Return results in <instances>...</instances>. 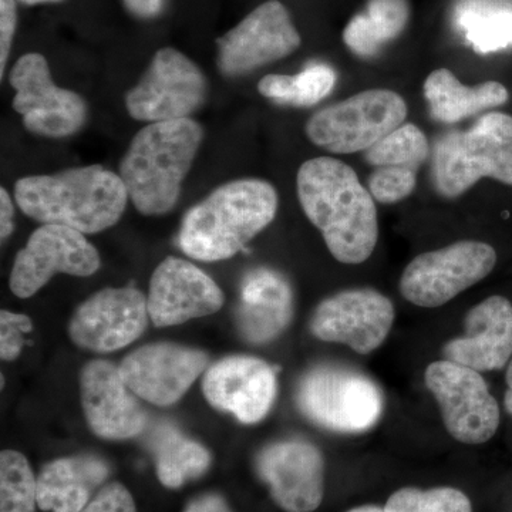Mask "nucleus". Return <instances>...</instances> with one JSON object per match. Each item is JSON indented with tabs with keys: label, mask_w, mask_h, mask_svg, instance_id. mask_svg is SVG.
<instances>
[{
	"label": "nucleus",
	"mask_w": 512,
	"mask_h": 512,
	"mask_svg": "<svg viewBox=\"0 0 512 512\" xmlns=\"http://www.w3.org/2000/svg\"><path fill=\"white\" fill-rule=\"evenodd\" d=\"M296 188L336 261L359 265L372 256L379 241L376 201L352 167L338 158H312L299 168Z\"/></svg>",
	"instance_id": "f257e3e1"
},
{
	"label": "nucleus",
	"mask_w": 512,
	"mask_h": 512,
	"mask_svg": "<svg viewBox=\"0 0 512 512\" xmlns=\"http://www.w3.org/2000/svg\"><path fill=\"white\" fill-rule=\"evenodd\" d=\"M278 205V192L268 181H229L187 211L178 247L197 261H225L272 224Z\"/></svg>",
	"instance_id": "f03ea898"
},
{
	"label": "nucleus",
	"mask_w": 512,
	"mask_h": 512,
	"mask_svg": "<svg viewBox=\"0 0 512 512\" xmlns=\"http://www.w3.org/2000/svg\"><path fill=\"white\" fill-rule=\"evenodd\" d=\"M15 200L23 214L40 224L64 225L87 235L114 227L130 198L119 174L89 165L20 178Z\"/></svg>",
	"instance_id": "7ed1b4c3"
},
{
	"label": "nucleus",
	"mask_w": 512,
	"mask_h": 512,
	"mask_svg": "<svg viewBox=\"0 0 512 512\" xmlns=\"http://www.w3.org/2000/svg\"><path fill=\"white\" fill-rule=\"evenodd\" d=\"M202 138L204 130L191 119L150 123L138 131L119 175L140 214L158 217L173 210Z\"/></svg>",
	"instance_id": "20e7f679"
},
{
	"label": "nucleus",
	"mask_w": 512,
	"mask_h": 512,
	"mask_svg": "<svg viewBox=\"0 0 512 512\" xmlns=\"http://www.w3.org/2000/svg\"><path fill=\"white\" fill-rule=\"evenodd\" d=\"M431 175L437 194L448 200L466 194L485 177L512 185V117L484 114L468 130L437 138Z\"/></svg>",
	"instance_id": "39448f33"
},
{
	"label": "nucleus",
	"mask_w": 512,
	"mask_h": 512,
	"mask_svg": "<svg viewBox=\"0 0 512 512\" xmlns=\"http://www.w3.org/2000/svg\"><path fill=\"white\" fill-rule=\"evenodd\" d=\"M296 403L306 419L339 433H363L382 417L383 394L369 377L346 367L322 365L303 375Z\"/></svg>",
	"instance_id": "423d86ee"
},
{
	"label": "nucleus",
	"mask_w": 512,
	"mask_h": 512,
	"mask_svg": "<svg viewBox=\"0 0 512 512\" xmlns=\"http://www.w3.org/2000/svg\"><path fill=\"white\" fill-rule=\"evenodd\" d=\"M406 100L387 89L365 90L313 114L305 133L315 146L333 154L367 151L406 123Z\"/></svg>",
	"instance_id": "0eeeda50"
},
{
	"label": "nucleus",
	"mask_w": 512,
	"mask_h": 512,
	"mask_svg": "<svg viewBox=\"0 0 512 512\" xmlns=\"http://www.w3.org/2000/svg\"><path fill=\"white\" fill-rule=\"evenodd\" d=\"M497 264V252L478 241H458L420 254L406 266L400 293L420 308H440L483 281Z\"/></svg>",
	"instance_id": "6e6552de"
},
{
	"label": "nucleus",
	"mask_w": 512,
	"mask_h": 512,
	"mask_svg": "<svg viewBox=\"0 0 512 512\" xmlns=\"http://www.w3.org/2000/svg\"><path fill=\"white\" fill-rule=\"evenodd\" d=\"M207 96V77L200 67L173 47H164L127 93L126 107L134 120L161 123L190 119Z\"/></svg>",
	"instance_id": "1a4fd4ad"
},
{
	"label": "nucleus",
	"mask_w": 512,
	"mask_h": 512,
	"mask_svg": "<svg viewBox=\"0 0 512 512\" xmlns=\"http://www.w3.org/2000/svg\"><path fill=\"white\" fill-rule=\"evenodd\" d=\"M424 382L439 403L444 426L453 439L464 444L493 439L500 427V407L480 372L437 360L427 366Z\"/></svg>",
	"instance_id": "9d476101"
},
{
	"label": "nucleus",
	"mask_w": 512,
	"mask_h": 512,
	"mask_svg": "<svg viewBox=\"0 0 512 512\" xmlns=\"http://www.w3.org/2000/svg\"><path fill=\"white\" fill-rule=\"evenodd\" d=\"M15 90L13 109L29 133L64 138L79 133L87 121V104L72 90L53 82L47 60L39 53L20 57L9 74Z\"/></svg>",
	"instance_id": "9b49d317"
},
{
	"label": "nucleus",
	"mask_w": 512,
	"mask_h": 512,
	"mask_svg": "<svg viewBox=\"0 0 512 512\" xmlns=\"http://www.w3.org/2000/svg\"><path fill=\"white\" fill-rule=\"evenodd\" d=\"M99 251L83 232L57 224H43L20 249L10 272V291L32 298L57 274L86 278L99 271Z\"/></svg>",
	"instance_id": "f8f14e48"
},
{
	"label": "nucleus",
	"mask_w": 512,
	"mask_h": 512,
	"mask_svg": "<svg viewBox=\"0 0 512 512\" xmlns=\"http://www.w3.org/2000/svg\"><path fill=\"white\" fill-rule=\"evenodd\" d=\"M302 45L288 9L269 0L217 40V64L227 77H242L291 56Z\"/></svg>",
	"instance_id": "ddd939ff"
},
{
	"label": "nucleus",
	"mask_w": 512,
	"mask_h": 512,
	"mask_svg": "<svg viewBox=\"0 0 512 512\" xmlns=\"http://www.w3.org/2000/svg\"><path fill=\"white\" fill-rule=\"evenodd\" d=\"M393 302L372 288L346 289L323 299L309 322L315 338L349 346L360 355L375 352L393 328Z\"/></svg>",
	"instance_id": "4468645a"
},
{
	"label": "nucleus",
	"mask_w": 512,
	"mask_h": 512,
	"mask_svg": "<svg viewBox=\"0 0 512 512\" xmlns=\"http://www.w3.org/2000/svg\"><path fill=\"white\" fill-rule=\"evenodd\" d=\"M147 296L134 286L94 293L74 311L69 335L80 349L111 353L136 342L146 332Z\"/></svg>",
	"instance_id": "2eb2a0df"
},
{
	"label": "nucleus",
	"mask_w": 512,
	"mask_h": 512,
	"mask_svg": "<svg viewBox=\"0 0 512 512\" xmlns=\"http://www.w3.org/2000/svg\"><path fill=\"white\" fill-rule=\"evenodd\" d=\"M208 366L210 356L204 350L163 342L133 350L121 360L119 369L137 397L167 407L180 402Z\"/></svg>",
	"instance_id": "dca6fc26"
},
{
	"label": "nucleus",
	"mask_w": 512,
	"mask_h": 512,
	"mask_svg": "<svg viewBox=\"0 0 512 512\" xmlns=\"http://www.w3.org/2000/svg\"><path fill=\"white\" fill-rule=\"evenodd\" d=\"M256 473L286 512L318 510L325 493V460L318 447L305 440L276 441L259 451Z\"/></svg>",
	"instance_id": "f3484780"
},
{
	"label": "nucleus",
	"mask_w": 512,
	"mask_h": 512,
	"mask_svg": "<svg viewBox=\"0 0 512 512\" xmlns=\"http://www.w3.org/2000/svg\"><path fill=\"white\" fill-rule=\"evenodd\" d=\"M205 399L242 424L265 419L278 394L274 367L254 356H227L212 363L202 376Z\"/></svg>",
	"instance_id": "a211bd4d"
},
{
	"label": "nucleus",
	"mask_w": 512,
	"mask_h": 512,
	"mask_svg": "<svg viewBox=\"0 0 512 512\" xmlns=\"http://www.w3.org/2000/svg\"><path fill=\"white\" fill-rule=\"evenodd\" d=\"M80 397L87 426L100 439L128 440L146 430L148 417L140 397L109 360H90L83 366Z\"/></svg>",
	"instance_id": "6ab92c4d"
},
{
	"label": "nucleus",
	"mask_w": 512,
	"mask_h": 512,
	"mask_svg": "<svg viewBox=\"0 0 512 512\" xmlns=\"http://www.w3.org/2000/svg\"><path fill=\"white\" fill-rule=\"evenodd\" d=\"M224 302V292L214 279L184 259L168 256L151 275L148 315L157 328L214 315Z\"/></svg>",
	"instance_id": "aec40b11"
},
{
	"label": "nucleus",
	"mask_w": 512,
	"mask_h": 512,
	"mask_svg": "<svg viewBox=\"0 0 512 512\" xmlns=\"http://www.w3.org/2000/svg\"><path fill=\"white\" fill-rule=\"evenodd\" d=\"M443 356L477 372L503 369L512 356V303L494 295L473 306L464 318V335L448 340Z\"/></svg>",
	"instance_id": "412c9836"
},
{
	"label": "nucleus",
	"mask_w": 512,
	"mask_h": 512,
	"mask_svg": "<svg viewBox=\"0 0 512 512\" xmlns=\"http://www.w3.org/2000/svg\"><path fill=\"white\" fill-rule=\"evenodd\" d=\"M291 285L274 269L258 268L244 276L235 311V325L242 339L264 345L278 338L291 323Z\"/></svg>",
	"instance_id": "4be33fe9"
},
{
	"label": "nucleus",
	"mask_w": 512,
	"mask_h": 512,
	"mask_svg": "<svg viewBox=\"0 0 512 512\" xmlns=\"http://www.w3.org/2000/svg\"><path fill=\"white\" fill-rule=\"evenodd\" d=\"M109 464L96 456L50 461L37 476V507L46 512H82L109 478Z\"/></svg>",
	"instance_id": "5701e85b"
},
{
	"label": "nucleus",
	"mask_w": 512,
	"mask_h": 512,
	"mask_svg": "<svg viewBox=\"0 0 512 512\" xmlns=\"http://www.w3.org/2000/svg\"><path fill=\"white\" fill-rule=\"evenodd\" d=\"M424 96L434 120L456 124L480 111L503 106L510 99L507 87L498 82L466 86L458 82L453 72L437 69L424 82Z\"/></svg>",
	"instance_id": "b1692460"
},
{
	"label": "nucleus",
	"mask_w": 512,
	"mask_h": 512,
	"mask_svg": "<svg viewBox=\"0 0 512 512\" xmlns=\"http://www.w3.org/2000/svg\"><path fill=\"white\" fill-rule=\"evenodd\" d=\"M409 18L407 0H367L365 12L353 16L343 30V42L356 56H376L386 43L402 35Z\"/></svg>",
	"instance_id": "393cba45"
},
{
	"label": "nucleus",
	"mask_w": 512,
	"mask_h": 512,
	"mask_svg": "<svg viewBox=\"0 0 512 512\" xmlns=\"http://www.w3.org/2000/svg\"><path fill=\"white\" fill-rule=\"evenodd\" d=\"M151 450L158 480L164 487L174 490L202 476L211 466L210 451L171 424L158 427L151 439Z\"/></svg>",
	"instance_id": "a878e982"
},
{
	"label": "nucleus",
	"mask_w": 512,
	"mask_h": 512,
	"mask_svg": "<svg viewBox=\"0 0 512 512\" xmlns=\"http://www.w3.org/2000/svg\"><path fill=\"white\" fill-rule=\"evenodd\" d=\"M454 19L480 55L512 46V0H458Z\"/></svg>",
	"instance_id": "bb28decb"
},
{
	"label": "nucleus",
	"mask_w": 512,
	"mask_h": 512,
	"mask_svg": "<svg viewBox=\"0 0 512 512\" xmlns=\"http://www.w3.org/2000/svg\"><path fill=\"white\" fill-rule=\"evenodd\" d=\"M335 70L325 63H311L295 76L268 74L258 83L265 99L284 106L311 107L326 99L335 89Z\"/></svg>",
	"instance_id": "cd10ccee"
},
{
	"label": "nucleus",
	"mask_w": 512,
	"mask_h": 512,
	"mask_svg": "<svg viewBox=\"0 0 512 512\" xmlns=\"http://www.w3.org/2000/svg\"><path fill=\"white\" fill-rule=\"evenodd\" d=\"M430 156L426 134L412 123H404L365 151V160L375 168H409L419 173Z\"/></svg>",
	"instance_id": "c85d7f7f"
},
{
	"label": "nucleus",
	"mask_w": 512,
	"mask_h": 512,
	"mask_svg": "<svg viewBox=\"0 0 512 512\" xmlns=\"http://www.w3.org/2000/svg\"><path fill=\"white\" fill-rule=\"evenodd\" d=\"M37 477L18 451L0 454V512H35Z\"/></svg>",
	"instance_id": "c756f323"
},
{
	"label": "nucleus",
	"mask_w": 512,
	"mask_h": 512,
	"mask_svg": "<svg viewBox=\"0 0 512 512\" xmlns=\"http://www.w3.org/2000/svg\"><path fill=\"white\" fill-rule=\"evenodd\" d=\"M386 512H473L471 503L463 491L440 487L431 490L402 488L390 495Z\"/></svg>",
	"instance_id": "7c9ffc66"
},
{
	"label": "nucleus",
	"mask_w": 512,
	"mask_h": 512,
	"mask_svg": "<svg viewBox=\"0 0 512 512\" xmlns=\"http://www.w3.org/2000/svg\"><path fill=\"white\" fill-rule=\"evenodd\" d=\"M369 192L375 201L390 205L412 195L417 185V171L409 168L379 167L367 180Z\"/></svg>",
	"instance_id": "2f4dec72"
},
{
	"label": "nucleus",
	"mask_w": 512,
	"mask_h": 512,
	"mask_svg": "<svg viewBox=\"0 0 512 512\" xmlns=\"http://www.w3.org/2000/svg\"><path fill=\"white\" fill-rule=\"evenodd\" d=\"M32 320L29 316L20 315L3 309L0 312V357L5 362H13L22 353L26 345L25 335L32 332Z\"/></svg>",
	"instance_id": "473e14b6"
},
{
	"label": "nucleus",
	"mask_w": 512,
	"mask_h": 512,
	"mask_svg": "<svg viewBox=\"0 0 512 512\" xmlns=\"http://www.w3.org/2000/svg\"><path fill=\"white\" fill-rule=\"evenodd\" d=\"M82 512H137V507L130 491L113 481L104 485Z\"/></svg>",
	"instance_id": "72a5a7b5"
},
{
	"label": "nucleus",
	"mask_w": 512,
	"mask_h": 512,
	"mask_svg": "<svg viewBox=\"0 0 512 512\" xmlns=\"http://www.w3.org/2000/svg\"><path fill=\"white\" fill-rule=\"evenodd\" d=\"M18 12L16 0H0V77L5 74L6 62L15 37Z\"/></svg>",
	"instance_id": "f704fd0d"
},
{
	"label": "nucleus",
	"mask_w": 512,
	"mask_h": 512,
	"mask_svg": "<svg viewBox=\"0 0 512 512\" xmlns=\"http://www.w3.org/2000/svg\"><path fill=\"white\" fill-rule=\"evenodd\" d=\"M15 231V205L9 192L2 188L0 190V238L2 242L10 238Z\"/></svg>",
	"instance_id": "c9c22d12"
},
{
	"label": "nucleus",
	"mask_w": 512,
	"mask_h": 512,
	"mask_svg": "<svg viewBox=\"0 0 512 512\" xmlns=\"http://www.w3.org/2000/svg\"><path fill=\"white\" fill-rule=\"evenodd\" d=\"M128 12L138 19H154L163 13L167 0H123Z\"/></svg>",
	"instance_id": "e433bc0d"
},
{
	"label": "nucleus",
	"mask_w": 512,
	"mask_h": 512,
	"mask_svg": "<svg viewBox=\"0 0 512 512\" xmlns=\"http://www.w3.org/2000/svg\"><path fill=\"white\" fill-rule=\"evenodd\" d=\"M183 512H232L220 494H204L195 498Z\"/></svg>",
	"instance_id": "4c0bfd02"
},
{
	"label": "nucleus",
	"mask_w": 512,
	"mask_h": 512,
	"mask_svg": "<svg viewBox=\"0 0 512 512\" xmlns=\"http://www.w3.org/2000/svg\"><path fill=\"white\" fill-rule=\"evenodd\" d=\"M505 380H507V392H505L504 397L505 409H507L508 413L512 414V359L510 365H508Z\"/></svg>",
	"instance_id": "58836bf2"
},
{
	"label": "nucleus",
	"mask_w": 512,
	"mask_h": 512,
	"mask_svg": "<svg viewBox=\"0 0 512 512\" xmlns=\"http://www.w3.org/2000/svg\"><path fill=\"white\" fill-rule=\"evenodd\" d=\"M23 5L35 6L43 5V3H62L64 0H18Z\"/></svg>",
	"instance_id": "ea45409f"
},
{
	"label": "nucleus",
	"mask_w": 512,
	"mask_h": 512,
	"mask_svg": "<svg viewBox=\"0 0 512 512\" xmlns=\"http://www.w3.org/2000/svg\"><path fill=\"white\" fill-rule=\"evenodd\" d=\"M348 512H386L382 508L376 507V505H363V507L353 508Z\"/></svg>",
	"instance_id": "a19ab883"
}]
</instances>
